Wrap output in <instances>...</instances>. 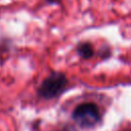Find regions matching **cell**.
I'll use <instances>...</instances> for the list:
<instances>
[{"label":"cell","mask_w":131,"mask_h":131,"mask_svg":"<svg viewBox=\"0 0 131 131\" xmlns=\"http://www.w3.org/2000/svg\"><path fill=\"white\" fill-rule=\"evenodd\" d=\"M68 85V80L66 76L61 73H52L47 77L38 89V94L42 98L51 99L58 96Z\"/></svg>","instance_id":"1"},{"label":"cell","mask_w":131,"mask_h":131,"mask_svg":"<svg viewBox=\"0 0 131 131\" xmlns=\"http://www.w3.org/2000/svg\"><path fill=\"white\" fill-rule=\"evenodd\" d=\"M47 1H49V2H52V3H53V2H56L57 0H47Z\"/></svg>","instance_id":"4"},{"label":"cell","mask_w":131,"mask_h":131,"mask_svg":"<svg viewBox=\"0 0 131 131\" xmlns=\"http://www.w3.org/2000/svg\"><path fill=\"white\" fill-rule=\"evenodd\" d=\"M73 119L83 128L94 127L100 121V113L96 104L85 102L78 105L73 112Z\"/></svg>","instance_id":"2"},{"label":"cell","mask_w":131,"mask_h":131,"mask_svg":"<svg viewBox=\"0 0 131 131\" xmlns=\"http://www.w3.org/2000/svg\"><path fill=\"white\" fill-rule=\"evenodd\" d=\"M78 54L83 58H89L93 55V48L89 43H82L77 48Z\"/></svg>","instance_id":"3"}]
</instances>
